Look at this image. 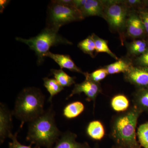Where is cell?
Returning a JSON list of instances; mask_svg holds the SVG:
<instances>
[{"label":"cell","mask_w":148,"mask_h":148,"mask_svg":"<svg viewBox=\"0 0 148 148\" xmlns=\"http://www.w3.org/2000/svg\"><path fill=\"white\" fill-rule=\"evenodd\" d=\"M143 113L135 106L112 116L110 137L115 145L123 148H141L137 139L138 119Z\"/></svg>","instance_id":"cell-1"},{"label":"cell","mask_w":148,"mask_h":148,"mask_svg":"<svg viewBox=\"0 0 148 148\" xmlns=\"http://www.w3.org/2000/svg\"><path fill=\"white\" fill-rule=\"evenodd\" d=\"M52 107L29 123L27 140L31 144L39 147L51 148L62 133L58 129Z\"/></svg>","instance_id":"cell-2"},{"label":"cell","mask_w":148,"mask_h":148,"mask_svg":"<svg viewBox=\"0 0 148 148\" xmlns=\"http://www.w3.org/2000/svg\"><path fill=\"white\" fill-rule=\"evenodd\" d=\"M45 101V96L39 88L27 87L21 90L12 112V115L21 121L20 127L24 123H29L43 113Z\"/></svg>","instance_id":"cell-3"},{"label":"cell","mask_w":148,"mask_h":148,"mask_svg":"<svg viewBox=\"0 0 148 148\" xmlns=\"http://www.w3.org/2000/svg\"><path fill=\"white\" fill-rule=\"evenodd\" d=\"M58 31L47 27L38 35L27 39L17 37L18 41L27 45L30 49L36 52L38 57V64L40 65L44 61L45 54L51 47L59 44L69 45L72 43L58 34Z\"/></svg>","instance_id":"cell-4"},{"label":"cell","mask_w":148,"mask_h":148,"mask_svg":"<svg viewBox=\"0 0 148 148\" xmlns=\"http://www.w3.org/2000/svg\"><path fill=\"white\" fill-rule=\"evenodd\" d=\"M103 18L107 21L111 32L118 33L122 45L124 43L126 22L130 9L124 1H104Z\"/></svg>","instance_id":"cell-5"},{"label":"cell","mask_w":148,"mask_h":148,"mask_svg":"<svg viewBox=\"0 0 148 148\" xmlns=\"http://www.w3.org/2000/svg\"><path fill=\"white\" fill-rule=\"evenodd\" d=\"M47 12V27L58 31L65 24L84 19L80 12L73 6L59 3L56 1H51Z\"/></svg>","instance_id":"cell-6"},{"label":"cell","mask_w":148,"mask_h":148,"mask_svg":"<svg viewBox=\"0 0 148 148\" xmlns=\"http://www.w3.org/2000/svg\"><path fill=\"white\" fill-rule=\"evenodd\" d=\"M126 36L133 40H147L145 27L137 11L130 10V11L125 28Z\"/></svg>","instance_id":"cell-7"},{"label":"cell","mask_w":148,"mask_h":148,"mask_svg":"<svg viewBox=\"0 0 148 148\" xmlns=\"http://www.w3.org/2000/svg\"><path fill=\"white\" fill-rule=\"evenodd\" d=\"M102 88L100 83H96L85 79L81 83L75 85L71 94L66 98L68 100L76 94L79 95L84 92L86 96V101L88 102L93 101L95 104V100L99 94L102 93Z\"/></svg>","instance_id":"cell-8"},{"label":"cell","mask_w":148,"mask_h":148,"mask_svg":"<svg viewBox=\"0 0 148 148\" xmlns=\"http://www.w3.org/2000/svg\"><path fill=\"white\" fill-rule=\"evenodd\" d=\"M125 81L138 88H148V68L133 65L123 75Z\"/></svg>","instance_id":"cell-9"},{"label":"cell","mask_w":148,"mask_h":148,"mask_svg":"<svg viewBox=\"0 0 148 148\" xmlns=\"http://www.w3.org/2000/svg\"><path fill=\"white\" fill-rule=\"evenodd\" d=\"M12 112L4 104L0 105V142L3 144L11 134L12 128Z\"/></svg>","instance_id":"cell-10"},{"label":"cell","mask_w":148,"mask_h":148,"mask_svg":"<svg viewBox=\"0 0 148 148\" xmlns=\"http://www.w3.org/2000/svg\"><path fill=\"white\" fill-rule=\"evenodd\" d=\"M77 135L68 131L62 133L60 138L51 148H91L87 143L77 142Z\"/></svg>","instance_id":"cell-11"},{"label":"cell","mask_w":148,"mask_h":148,"mask_svg":"<svg viewBox=\"0 0 148 148\" xmlns=\"http://www.w3.org/2000/svg\"><path fill=\"white\" fill-rule=\"evenodd\" d=\"M104 1L102 0H86L84 4L79 9L83 18L91 16H104Z\"/></svg>","instance_id":"cell-12"},{"label":"cell","mask_w":148,"mask_h":148,"mask_svg":"<svg viewBox=\"0 0 148 148\" xmlns=\"http://www.w3.org/2000/svg\"><path fill=\"white\" fill-rule=\"evenodd\" d=\"M45 57H49L54 60L60 66L61 69H68L71 71L82 74L84 75L85 73L76 65L71 56L69 55L56 54L49 51L45 54Z\"/></svg>","instance_id":"cell-13"},{"label":"cell","mask_w":148,"mask_h":148,"mask_svg":"<svg viewBox=\"0 0 148 148\" xmlns=\"http://www.w3.org/2000/svg\"><path fill=\"white\" fill-rule=\"evenodd\" d=\"M134 65L133 60L127 56L119 58L116 62L105 66L109 75H114L120 73L123 74L128 71Z\"/></svg>","instance_id":"cell-14"},{"label":"cell","mask_w":148,"mask_h":148,"mask_svg":"<svg viewBox=\"0 0 148 148\" xmlns=\"http://www.w3.org/2000/svg\"><path fill=\"white\" fill-rule=\"evenodd\" d=\"M127 56L130 58H136L145 52L148 49V40L146 39L133 40L130 42L125 43Z\"/></svg>","instance_id":"cell-15"},{"label":"cell","mask_w":148,"mask_h":148,"mask_svg":"<svg viewBox=\"0 0 148 148\" xmlns=\"http://www.w3.org/2000/svg\"><path fill=\"white\" fill-rule=\"evenodd\" d=\"M132 95L133 106L142 112L148 114V88L136 89Z\"/></svg>","instance_id":"cell-16"},{"label":"cell","mask_w":148,"mask_h":148,"mask_svg":"<svg viewBox=\"0 0 148 148\" xmlns=\"http://www.w3.org/2000/svg\"><path fill=\"white\" fill-rule=\"evenodd\" d=\"M86 133L90 139L95 141H100L105 137L106 130L103 123L100 121L90 122L86 128Z\"/></svg>","instance_id":"cell-17"},{"label":"cell","mask_w":148,"mask_h":148,"mask_svg":"<svg viewBox=\"0 0 148 148\" xmlns=\"http://www.w3.org/2000/svg\"><path fill=\"white\" fill-rule=\"evenodd\" d=\"M110 106L114 111L119 113L127 110L130 108V103L127 96L124 94H118L111 99Z\"/></svg>","instance_id":"cell-18"},{"label":"cell","mask_w":148,"mask_h":148,"mask_svg":"<svg viewBox=\"0 0 148 148\" xmlns=\"http://www.w3.org/2000/svg\"><path fill=\"white\" fill-rule=\"evenodd\" d=\"M84 110L83 103L80 101H75L69 103L64 108L63 115L67 119H73L79 116Z\"/></svg>","instance_id":"cell-19"},{"label":"cell","mask_w":148,"mask_h":148,"mask_svg":"<svg viewBox=\"0 0 148 148\" xmlns=\"http://www.w3.org/2000/svg\"><path fill=\"white\" fill-rule=\"evenodd\" d=\"M51 73L58 83L63 87H69L75 83V77L70 76L62 69H51Z\"/></svg>","instance_id":"cell-20"},{"label":"cell","mask_w":148,"mask_h":148,"mask_svg":"<svg viewBox=\"0 0 148 148\" xmlns=\"http://www.w3.org/2000/svg\"><path fill=\"white\" fill-rule=\"evenodd\" d=\"M92 36L94 40L95 46V55L99 53H106L110 56L112 58L115 60H118L119 58L115 54L112 52L110 49L108 45V41L101 38L94 34H92Z\"/></svg>","instance_id":"cell-21"},{"label":"cell","mask_w":148,"mask_h":148,"mask_svg":"<svg viewBox=\"0 0 148 148\" xmlns=\"http://www.w3.org/2000/svg\"><path fill=\"white\" fill-rule=\"evenodd\" d=\"M43 80L44 86H45L50 94L48 101L51 103L53 96L64 90V87L61 86L55 79L45 77L44 78Z\"/></svg>","instance_id":"cell-22"},{"label":"cell","mask_w":148,"mask_h":148,"mask_svg":"<svg viewBox=\"0 0 148 148\" xmlns=\"http://www.w3.org/2000/svg\"><path fill=\"white\" fill-rule=\"evenodd\" d=\"M78 47L84 53L88 54L92 58L95 57V43L92 35L88 36L86 38L80 42L78 44Z\"/></svg>","instance_id":"cell-23"},{"label":"cell","mask_w":148,"mask_h":148,"mask_svg":"<svg viewBox=\"0 0 148 148\" xmlns=\"http://www.w3.org/2000/svg\"><path fill=\"white\" fill-rule=\"evenodd\" d=\"M137 137L141 147L148 148V121L139 125Z\"/></svg>","instance_id":"cell-24"},{"label":"cell","mask_w":148,"mask_h":148,"mask_svg":"<svg viewBox=\"0 0 148 148\" xmlns=\"http://www.w3.org/2000/svg\"><path fill=\"white\" fill-rule=\"evenodd\" d=\"M108 75H109V73L107 69L104 67L95 70L90 73H85L84 76L85 77V79L89 80L93 82L100 83V82L106 78Z\"/></svg>","instance_id":"cell-25"},{"label":"cell","mask_w":148,"mask_h":148,"mask_svg":"<svg viewBox=\"0 0 148 148\" xmlns=\"http://www.w3.org/2000/svg\"><path fill=\"white\" fill-rule=\"evenodd\" d=\"M130 10L138 11L148 6V0H125Z\"/></svg>","instance_id":"cell-26"},{"label":"cell","mask_w":148,"mask_h":148,"mask_svg":"<svg viewBox=\"0 0 148 148\" xmlns=\"http://www.w3.org/2000/svg\"><path fill=\"white\" fill-rule=\"evenodd\" d=\"M17 132L14 134L12 133L9 136V138L12 140V142L9 143V148H40L39 146H36L32 147L33 144H30L29 146L24 145L18 142L17 138Z\"/></svg>","instance_id":"cell-27"},{"label":"cell","mask_w":148,"mask_h":148,"mask_svg":"<svg viewBox=\"0 0 148 148\" xmlns=\"http://www.w3.org/2000/svg\"><path fill=\"white\" fill-rule=\"evenodd\" d=\"M133 61L135 66L148 68V49L142 55L135 58Z\"/></svg>","instance_id":"cell-28"},{"label":"cell","mask_w":148,"mask_h":148,"mask_svg":"<svg viewBox=\"0 0 148 148\" xmlns=\"http://www.w3.org/2000/svg\"><path fill=\"white\" fill-rule=\"evenodd\" d=\"M138 12L145 27L148 40V6Z\"/></svg>","instance_id":"cell-29"},{"label":"cell","mask_w":148,"mask_h":148,"mask_svg":"<svg viewBox=\"0 0 148 148\" xmlns=\"http://www.w3.org/2000/svg\"><path fill=\"white\" fill-rule=\"evenodd\" d=\"M86 1V0H73L74 6L79 10L84 4Z\"/></svg>","instance_id":"cell-30"},{"label":"cell","mask_w":148,"mask_h":148,"mask_svg":"<svg viewBox=\"0 0 148 148\" xmlns=\"http://www.w3.org/2000/svg\"><path fill=\"white\" fill-rule=\"evenodd\" d=\"M10 1H6V0H1L0 1V6H1V12H2L3 9L5 8V7L8 4Z\"/></svg>","instance_id":"cell-31"},{"label":"cell","mask_w":148,"mask_h":148,"mask_svg":"<svg viewBox=\"0 0 148 148\" xmlns=\"http://www.w3.org/2000/svg\"><path fill=\"white\" fill-rule=\"evenodd\" d=\"M111 148H123L121 147H119V146L116 145H114Z\"/></svg>","instance_id":"cell-32"},{"label":"cell","mask_w":148,"mask_h":148,"mask_svg":"<svg viewBox=\"0 0 148 148\" xmlns=\"http://www.w3.org/2000/svg\"><path fill=\"white\" fill-rule=\"evenodd\" d=\"M98 148V147H96V148Z\"/></svg>","instance_id":"cell-33"}]
</instances>
